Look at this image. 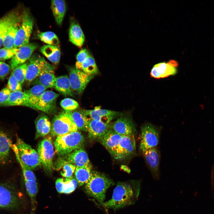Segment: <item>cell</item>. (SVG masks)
<instances>
[{
    "instance_id": "13",
    "label": "cell",
    "mask_w": 214,
    "mask_h": 214,
    "mask_svg": "<svg viewBox=\"0 0 214 214\" xmlns=\"http://www.w3.org/2000/svg\"><path fill=\"white\" fill-rule=\"evenodd\" d=\"M178 63L176 61L171 60L168 62H162L155 64L152 69L150 76L159 79L175 75L177 72Z\"/></svg>"
},
{
    "instance_id": "6",
    "label": "cell",
    "mask_w": 214,
    "mask_h": 214,
    "mask_svg": "<svg viewBox=\"0 0 214 214\" xmlns=\"http://www.w3.org/2000/svg\"><path fill=\"white\" fill-rule=\"evenodd\" d=\"M159 130L157 126L146 122L141 128L139 151L143 154L148 150L157 147L160 140Z\"/></svg>"
},
{
    "instance_id": "29",
    "label": "cell",
    "mask_w": 214,
    "mask_h": 214,
    "mask_svg": "<svg viewBox=\"0 0 214 214\" xmlns=\"http://www.w3.org/2000/svg\"><path fill=\"white\" fill-rule=\"evenodd\" d=\"M36 138L44 137L50 132L51 123L49 118L45 115L38 117L35 121Z\"/></svg>"
},
{
    "instance_id": "14",
    "label": "cell",
    "mask_w": 214,
    "mask_h": 214,
    "mask_svg": "<svg viewBox=\"0 0 214 214\" xmlns=\"http://www.w3.org/2000/svg\"><path fill=\"white\" fill-rule=\"evenodd\" d=\"M145 163L152 177L156 179L160 177V154L157 147L150 148L143 154Z\"/></svg>"
},
{
    "instance_id": "7",
    "label": "cell",
    "mask_w": 214,
    "mask_h": 214,
    "mask_svg": "<svg viewBox=\"0 0 214 214\" xmlns=\"http://www.w3.org/2000/svg\"><path fill=\"white\" fill-rule=\"evenodd\" d=\"M21 23L17 32L14 48H18L29 43L32 32L34 21L28 10H25L22 15Z\"/></svg>"
},
{
    "instance_id": "20",
    "label": "cell",
    "mask_w": 214,
    "mask_h": 214,
    "mask_svg": "<svg viewBox=\"0 0 214 214\" xmlns=\"http://www.w3.org/2000/svg\"><path fill=\"white\" fill-rule=\"evenodd\" d=\"M87 127L89 137L99 139L109 129L110 123L97 120L88 119Z\"/></svg>"
},
{
    "instance_id": "31",
    "label": "cell",
    "mask_w": 214,
    "mask_h": 214,
    "mask_svg": "<svg viewBox=\"0 0 214 214\" xmlns=\"http://www.w3.org/2000/svg\"><path fill=\"white\" fill-rule=\"evenodd\" d=\"M54 87L57 91L65 96H73L74 95L67 75H62L56 78Z\"/></svg>"
},
{
    "instance_id": "43",
    "label": "cell",
    "mask_w": 214,
    "mask_h": 214,
    "mask_svg": "<svg viewBox=\"0 0 214 214\" xmlns=\"http://www.w3.org/2000/svg\"><path fill=\"white\" fill-rule=\"evenodd\" d=\"M76 166L71 163H66L63 166L62 170L61 172V175L65 178L72 177L75 172Z\"/></svg>"
},
{
    "instance_id": "32",
    "label": "cell",
    "mask_w": 214,
    "mask_h": 214,
    "mask_svg": "<svg viewBox=\"0 0 214 214\" xmlns=\"http://www.w3.org/2000/svg\"><path fill=\"white\" fill-rule=\"evenodd\" d=\"M54 70L46 71L38 76L32 82L33 84L43 86L47 88L54 87L56 77Z\"/></svg>"
},
{
    "instance_id": "3",
    "label": "cell",
    "mask_w": 214,
    "mask_h": 214,
    "mask_svg": "<svg viewBox=\"0 0 214 214\" xmlns=\"http://www.w3.org/2000/svg\"><path fill=\"white\" fill-rule=\"evenodd\" d=\"M85 141L84 135L77 131L57 136L54 145L56 152L63 156L82 147Z\"/></svg>"
},
{
    "instance_id": "46",
    "label": "cell",
    "mask_w": 214,
    "mask_h": 214,
    "mask_svg": "<svg viewBox=\"0 0 214 214\" xmlns=\"http://www.w3.org/2000/svg\"><path fill=\"white\" fill-rule=\"evenodd\" d=\"M11 92L7 87L4 88L0 91V105L7 101Z\"/></svg>"
},
{
    "instance_id": "26",
    "label": "cell",
    "mask_w": 214,
    "mask_h": 214,
    "mask_svg": "<svg viewBox=\"0 0 214 214\" xmlns=\"http://www.w3.org/2000/svg\"><path fill=\"white\" fill-rule=\"evenodd\" d=\"M47 88L40 85H35L31 88L24 91L28 97L27 107L36 109L38 102Z\"/></svg>"
},
{
    "instance_id": "42",
    "label": "cell",
    "mask_w": 214,
    "mask_h": 214,
    "mask_svg": "<svg viewBox=\"0 0 214 214\" xmlns=\"http://www.w3.org/2000/svg\"><path fill=\"white\" fill-rule=\"evenodd\" d=\"M7 86L11 92L21 91L22 90L21 84L11 75L8 79Z\"/></svg>"
},
{
    "instance_id": "1",
    "label": "cell",
    "mask_w": 214,
    "mask_h": 214,
    "mask_svg": "<svg viewBox=\"0 0 214 214\" xmlns=\"http://www.w3.org/2000/svg\"><path fill=\"white\" fill-rule=\"evenodd\" d=\"M141 183L140 181L119 182L114 190L111 198L101 204L116 210L134 204L139 196Z\"/></svg>"
},
{
    "instance_id": "2",
    "label": "cell",
    "mask_w": 214,
    "mask_h": 214,
    "mask_svg": "<svg viewBox=\"0 0 214 214\" xmlns=\"http://www.w3.org/2000/svg\"><path fill=\"white\" fill-rule=\"evenodd\" d=\"M113 182L105 175L96 171H92L90 178L86 184V193L102 204L104 202L107 190Z\"/></svg>"
},
{
    "instance_id": "27",
    "label": "cell",
    "mask_w": 214,
    "mask_h": 214,
    "mask_svg": "<svg viewBox=\"0 0 214 214\" xmlns=\"http://www.w3.org/2000/svg\"><path fill=\"white\" fill-rule=\"evenodd\" d=\"M28 96L25 92L18 91L11 92L7 101L0 106H27Z\"/></svg>"
},
{
    "instance_id": "35",
    "label": "cell",
    "mask_w": 214,
    "mask_h": 214,
    "mask_svg": "<svg viewBox=\"0 0 214 214\" xmlns=\"http://www.w3.org/2000/svg\"><path fill=\"white\" fill-rule=\"evenodd\" d=\"M76 68L91 75H95L98 72V68L95 60L90 54L86 60Z\"/></svg>"
},
{
    "instance_id": "5",
    "label": "cell",
    "mask_w": 214,
    "mask_h": 214,
    "mask_svg": "<svg viewBox=\"0 0 214 214\" xmlns=\"http://www.w3.org/2000/svg\"><path fill=\"white\" fill-rule=\"evenodd\" d=\"M78 131L70 111H62L54 116L51 123L50 133L54 136Z\"/></svg>"
},
{
    "instance_id": "34",
    "label": "cell",
    "mask_w": 214,
    "mask_h": 214,
    "mask_svg": "<svg viewBox=\"0 0 214 214\" xmlns=\"http://www.w3.org/2000/svg\"><path fill=\"white\" fill-rule=\"evenodd\" d=\"M20 20L12 25L7 30L4 37L3 45L7 49L14 48L18 30L20 24Z\"/></svg>"
},
{
    "instance_id": "28",
    "label": "cell",
    "mask_w": 214,
    "mask_h": 214,
    "mask_svg": "<svg viewBox=\"0 0 214 214\" xmlns=\"http://www.w3.org/2000/svg\"><path fill=\"white\" fill-rule=\"evenodd\" d=\"M51 7L56 23L59 25H61L66 12L65 1L62 0H52Z\"/></svg>"
},
{
    "instance_id": "39",
    "label": "cell",
    "mask_w": 214,
    "mask_h": 214,
    "mask_svg": "<svg viewBox=\"0 0 214 214\" xmlns=\"http://www.w3.org/2000/svg\"><path fill=\"white\" fill-rule=\"evenodd\" d=\"M60 104L64 111H73L77 108L79 106L78 103L77 101L69 98H65L62 100Z\"/></svg>"
},
{
    "instance_id": "11",
    "label": "cell",
    "mask_w": 214,
    "mask_h": 214,
    "mask_svg": "<svg viewBox=\"0 0 214 214\" xmlns=\"http://www.w3.org/2000/svg\"><path fill=\"white\" fill-rule=\"evenodd\" d=\"M37 150L44 169L48 172L51 171L53 167V159L54 152L51 138L47 137L41 140L38 144Z\"/></svg>"
},
{
    "instance_id": "15",
    "label": "cell",
    "mask_w": 214,
    "mask_h": 214,
    "mask_svg": "<svg viewBox=\"0 0 214 214\" xmlns=\"http://www.w3.org/2000/svg\"><path fill=\"white\" fill-rule=\"evenodd\" d=\"M37 47V45L35 43H31L18 48L17 51L10 61L11 70H13L17 67L25 63Z\"/></svg>"
},
{
    "instance_id": "23",
    "label": "cell",
    "mask_w": 214,
    "mask_h": 214,
    "mask_svg": "<svg viewBox=\"0 0 214 214\" xmlns=\"http://www.w3.org/2000/svg\"><path fill=\"white\" fill-rule=\"evenodd\" d=\"M78 183L75 177L58 179L55 182L56 189L59 193L68 194L76 189Z\"/></svg>"
},
{
    "instance_id": "8",
    "label": "cell",
    "mask_w": 214,
    "mask_h": 214,
    "mask_svg": "<svg viewBox=\"0 0 214 214\" xmlns=\"http://www.w3.org/2000/svg\"><path fill=\"white\" fill-rule=\"evenodd\" d=\"M136 143L134 133L123 136L117 146L110 153L116 160H122L135 154Z\"/></svg>"
},
{
    "instance_id": "33",
    "label": "cell",
    "mask_w": 214,
    "mask_h": 214,
    "mask_svg": "<svg viewBox=\"0 0 214 214\" xmlns=\"http://www.w3.org/2000/svg\"><path fill=\"white\" fill-rule=\"evenodd\" d=\"M91 164L81 167H76L75 178L79 186L86 184L88 182L92 171Z\"/></svg>"
},
{
    "instance_id": "25",
    "label": "cell",
    "mask_w": 214,
    "mask_h": 214,
    "mask_svg": "<svg viewBox=\"0 0 214 214\" xmlns=\"http://www.w3.org/2000/svg\"><path fill=\"white\" fill-rule=\"evenodd\" d=\"M69 34L71 42L79 47L82 46L85 41V36L80 25L76 21L71 22Z\"/></svg>"
},
{
    "instance_id": "21",
    "label": "cell",
    "mask_w": 214,
    "mask_h": 214,
    "mask_svg": "<svg viewBox=\"0 0 214 214\" xmlns=\"http://www.w3.org/2000/svg\"><path fill=\"white\" fill-rule=\"evenodd\" d=\"M20 19L19 15L14 12H10L0 19V48L3 44L5 34L9 29Z\"/></svg>"
},
{
    "instance_id": "24",
    "label": "cell",
    "mask_w": 214,
    "mask_h": 214,
    "mask_svg": "<svg viewBox=\"0 0 214 214\" xmlns=\"http://www.w3.org/2000/svg\"><path fill=\"white\" fill-rule=\"evenodd\" d=\"M12 144L5 133L0 130V163L5 164L9 160Z\"/></svg>"
},
{
    "instance_id": "22",
    "label": "cell",
    "mask_w": 214,
    "mask_h": 214,
    "mask_svg": "<svg viewBox=\"0 0 214 214\" xmlns=\"http://www.w3.org/2000/svg\"><path fill=\"white\" fill-rule=\"evenodd\" d=\"M122 136L109 129L98 139L100 143L110 153L119 143Z\"/></svg>"
},
{
    "instance_id": "36",
    "label": "cell",
    "mask_w": 214,
    "mask_h": 214,
    "mask_svg": "<svg viewBox=\"0 0 214 214\" xmlns=\"http://www.w3.org/2000/svg\"><path fill=\"white\" fill-rule=\"evenodd\" d=\"M70 113L73 120L78 130L87 132L88 119L83 110L73 111H70Z\"/></svg>"
},
{
    "instance_id": "18",
    "label": "cell",
    "mask_w": 214,
    "mask_h": 214,
    "mask_svg": "<svg viewBox=\"0 0 214 214\" xmlns=\"http://www.w3.org/2000/svg\"><path fill=\"white\" fill-rule=\"evenodd\" d=\"M59 95V94L52 91H45L40 99L36 109L46 113L53 112L56 108V101Z\"/></svg>"
},
{
    "instance_id": "12",
    "label": "cell",
    "mask_w": 214,
    "mask_h": 214,
    "mask_svg": "<svg viewBox=\"0 0 214 214\" xmlns=\"http://www.w3.org/2000/svg\"><path fill=\"white\" fill-rule=\"evenodd\" d=\"M94 76L87 74L75 67L71 68L68 77L73 93L78 95L82 93Z\"/></svg>"
},
{
    "instance_id": "30",
    "label": "cell",
    "mask_w": 214,
    "mask_h": 214,
    "mask_svg": "<svg viewBox=\"0 0 214 214\" xmlns=\"http://www.w3.org/2000/svg\"><path fill=\"white\" fill-rule=\"evenodd\" d=\"M40 51L51 62L55 64H57L59 63L61 56V52L59 46L44 45L41 48Z\"/></svg>"
},
{
    "instance_id": "19",
    "label": "cell",
    "mask_w": 214,
    "mask_h": 214,
    "mask_svg": "<svg viewBox=\"0 0 214 214\" xmlns=\"http://www.w3.org/2000/svg\"><path fill=\"white\" fill-rule=\"evenodd\" d=\"M83 110L88 119L99 120L107 123H110L115 117L121 115L119 112L104 109Z\"/></svg>"
},
{
    "instance_id": "16",
    "label": "cell",
    "mask_w": 214,
    "mask_h": 214,
    "mask_svg": "<svg viewBox=\"0 0 214 214\" xmlns=\"http://www.w3.org/2000/svg\"><path fill=\"white\" fill-rule=\"evenodd\" d=\"M64 155L65 160L62 161V164L69 163L76 167H81L91 164L88 155L83 147Z\"/></svg>"
},
{
    "instance_id": "10",
    "label": "cell",
    "mask_w": 214,
    "mask_h": 214,
    "mask_svg": "<svg viewBox=\"0 0 214 214\" xmlns=\"http://www.w3.org/2000/svg\"><path fill=\"white\" fill-rule=\"evenodd\" d=\"M19 204V196L14 186L7 183L0 184V208L15 209Z\"/></svg>"
},
{
    "instance_id": "41",
    "label": "cell",
    "mask_w": 214,
    "mask_h": 214,
    "mask_svg": "<svg viewBox=\"0 0 214 214\" xmlns=\"http://www.w3.org/2000/svg\"><path fill=\"white\" fill-rule=\"evenodd\" d=\"M18 50V48L7 49L5 48L0 49V62L11 59Z\"/></svg>"
},
{
    "instance_id": "38",
    "label": "cell",
    "mask_w": 214,
    "mask_h": 214,
    "mask_svg": "<svg viewBox=\"0 0 214 214\" xmlns=\"http://www.w3.org/2000/svg\"><path fill=\"white\" fill-rule=\"evenodd\" d=\"M27 64L25 63L12 70L11 75H13L21 84L25 81Z\"/></svg>"
},
{
    "instance_id": "44",
    "label": "cell",
    "mask_w": 214,
    "mask_h": 214,
    "mask_svg": "<svg viewBox=\"0 0 214 214\" xmlns=\"http://www.w3.org/2000/svg\"><path fill=\"white\" fill-rule=\"evenodd\" d=\"M89 54L86 49H82L78 52L76 56L75 68H76L83 63L88 57Z\"/></svg>"
},
{
    "instance_id": "4",
    "label": "cell",
    "mask_w": 214,
    "mask_h": 214,
    "mask_svg": "<svg viewBox=\"0 0 214 214\" xmlns=\"http://www.w3.org/2000/svg\"><path fill=\"white\" fill-rule=\"evenodd\" d=\"M12 149L16 152L21 161L30 169H34L41 164L37 152L20 138H17Z\"/></svg>"
},
{
    "instance_id": "17",
    "label": "cell",
    "mask_w": 214,
    "mask_h": 214,
    "mask_svg": "<svg viewBox=\"0 0 214 214\" xmlns=\"http://www.w3.org/2000/svg\"><path fill=\"white\" fill-rule=\"evenodd\" d=\"M110 129L122 136L134 133L136 130L135 126L132 120L125 117H121L110 124Z\"/></svg>"
},
{
    "instance_id": "37",
    "label": "cell",
    "mask_w": 214,
    "mask_h": 214,
    "mask_svg": "<svg viewBox=\"0 0 214 214\" xmlns=\"http://www.w3.org/2000/svg\"><path fill=\"white\" fill-rule=\"evenodd\" d=\"M38 36L40 40L48 45H57L59 43L57 36L52 32H40L38 34Z\"/></svg>"
},
{
    "instance_id": "45",
    "label": "cell",
    "mask_w": 214,
    "mask_h": 214,
    "mask_svg": "<svg viewBox=\"0 0 214 214\" xmlns=\"http://www.w3.org/2000/svg\"><path fill=\"white\" fill-rule=\"evenodd\" d=\"M10 69L9 65L3 62H0V79L4 80L9 73Z\"/></svg>"
},
{
    "instance_id": "40",
    "label": "cell",
    "mask_w": 214,
    "mask_h": 214,
    "mask_svg": "<svg viewBox=\"0 0 214 214\" xmlns=\"http://www.w3.org/2000/svg\"><path fill=\"white\" fill-rule=\"evenodd\" d=\"M24 182L27 192L31 198L32 202L33 203L38 192V187L36 181Z\"/></svg>"
},
{
    "instance_id": "9",
    "label": "cell",
    "mask_w": 214,
    "mask_h": 214,
    "mask_svg": "<svg viewBox=\"0 0 214 214\" xmlns=\"http://www.w3.org/2000/svg\"><path fill=\"white\" fill-rule=\"evenodd\" d=\"M27 64L25 81L31 83L43 73L54 70L53 66L40 56L32 57Z\"/></svg>"
}]
</instances>
